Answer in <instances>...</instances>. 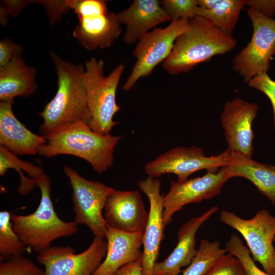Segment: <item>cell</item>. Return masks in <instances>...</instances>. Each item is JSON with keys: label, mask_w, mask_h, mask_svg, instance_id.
Instances as JSON below:
<instances>
[{"label": "cell", "mask_w": 275, "mask_h": 275, "mask_svg": "<svg viewBox=\"0 0 275 275\" xmlns=\"http://www.w3.org/2000/svg\"><path fill=\"white\" fill-rule=\"evenodd\" d=\"M50 54L58 76V90L39 114L43 120L40 132L43 136L61 126L77 122L89 124L91 120L84 80L85 67L66 61L54 52Z\"/></svg>", "instance_id": "cell-1"}, {"label": "cell", "mask_w": 275, "mask_h": 275, "mask_svg": "<svg viewBox=\"0 0 275 275\" xmlns=\"http://www.w3.org/2000/svg\"><path fill=\"white\" fill-rule=\"evenodd\" d=\"M44 137L46 142L39 154L46 157L73 155L88 162L100 174L113 166L114 149L121 139L109 133H98L84 122L61 126Z\"/></svg>", "instance_id": "cell-2"}, {"label": "cell", "mask_w": 275, "mask_h": 275, "mask_svg": "<svg viewBox=\"0 0 275 275\" xmlns=\"http://www.w3.org/2000/svg\"><path fill=\"white\" fill-rule=\"evenodd\" d=\"M236 40L216 27L209 19L196 16L189 20V28L175 41L162 68L169 73H186L195 66L224 54L236 46Z\"/></svg>", "instance_id": "cell-3"}, {"label": "cell", "mask_w": 275, "mask_h": 275, "mask_svg": "<svg viewBox=\"0 0 275 275\" xmlns=\"http://www.w3.org/2000/svg\"><path fill=\"white\" fill-rule=\"evenodd\" d=\"M41 199L36 210L26 215H11L13 228L28 248L40 253L55 240L71 236L77 231L73 221L65 222L57 215L51 199V180L44 172L36 180Z\"/></svg>", "instance_id": "cell-4"}, {"label": "cell", "mask_w": 275, "mask_h": 275, "mask_svg": "<svg viewBox=\"0 0 275 275\" xmlns=\"http://www.w3.org/2000/svg\"><path fill=\"white\" fill-rule=\"evenodd\" d=\"M84 80L87 103L91 115L89 124L95 132L106 134L118 124L114 115L121 108L116 95L124 65L120 64L107 76L104 75V63L91 58L85 63Z\"/></svg>", "instance_id": "cell-5"}, {"label": "cell", "mask_w": 275, "mask_h": 275, "mask_svg": "<svg viewBox=\"0 0 275 275\" xmlns=\"http://www.w3.org/2000/svg\"><path fill=\"white\" fill-rule=\"evenodd\" d=\"M78 23L73 36L89 50L110 47L122 32L117 14L108 12L102 0L69 1Z\"/></svg>", "instance_id": "cell-6"}, {"label": "cell", "mask_w": 275, "mask_h": 275, "mask_svg": "<svg viewBox=\"0 0 275 275\" xmlns=\"http://www.w3.org/2000/svg\"><path fill=\"white\" fill-rule=\"evenodd\" d=\"M189 20H173L164 28H155L138 41L133 56L136 61L122 88L128 91L140 78L150 75L155 67L170 56L174 43L189 28Z\"/></svg>", "instance_id": "cell-7"}, {"label": "cell", "mask_w": 275, "mask_h": 275, "mask_svg": "<svg viewBox=\"0 0 275 275\" xmlns=\"http://www.w3.org/2000/svg\"><path fill=\"white\" fill-rule=\"evenodd\" d=\"M247 12L253 33L251 41L234 57L232 69L248 83L269 69V60L275 54V20L252 9Z\"/></svg>", "instance_id": "cell-8"}, {"label": "cell", "mask_w": 275, "mask_h": 275, "mask_svg": "<svg viewBox=\"0 0 275 275\" xmlns=\"http://www.w3.org/2000/svg\"><path fill=\"white\" fill-rule=\"evenodd\" d=\"M64 172L72 189V199L76 224L86 226L94 237L105 239L107 226L103 210L107 197L113 188L79 175L68 166Z\"/></svg>", "instance_id": "cell-9"}, {"label": "cell", "mask_w": 275, "mask_h": 275, "mask_svg": "<svg viewBox=\"0 0 275 275\" xmlns=\"http://www.w3.org/2000/svg\"><path fill=\"white\" fill-rule=\"evenodd\" d=\"M230 150L212 156L205 155L203 149L194 145L178 147L162 153L145 166L146 173L149 177L157 178L166 174L177 176L178 181L188 178L194 173L202 170L216 171L229 166Z\"/></svg>", "instance_id": "cell-10"}, {"label": "cell", "mask_w": 275, "mask_h": 275, "mask_svg": "<svg viewBox=\"0 0 275 275\" xmlns=\"http://www.w3.org/2000/svg\"><path fill=\"white\" fill-rule=\"evenodd\" d=\"M219 219L243 236L254 261L259 263L270 275L274 250L275 216L263 209L252 218L244 219L233 212L223 210L220 212Z\"/></svg>", "instance_id": "cell-11"}, {"label": "cell", "mask_w": 275, "mask_h": 275, "mask_svg": "<svg viewBox=\"0 0 275 275\" xmlns=\"http://www.w3.org/2000/svg\"><path fill=\"white\" fill-rule=\"evenodd\" d=\"M230 178V168L227 166L216 171H207L201 177L182 181H171L170 189L163 198L164 227L171 223L173 215L184 206L219 195L224 184Z\"/></svg>", "instance_id": "cell-12"}, {"label": "cell", "mask_w": 275, "mask_h": 275, "mask_svg": "<svg viewBox=\"0 0 275 275\" xmlns=\"http://www.w3.org/2000/svg\"><path fill=\"white\" fill-rule=\"evenodd\" d=\"M106 250L105 239L94 237L89 246L80 253H75L69 246H51L39 253L37 259L44 266V275H92Z\"/></svg>", "instance_id": "cell-13"}, {"label": "cell", "mask_w": 275, "mask_h": 275, "mask_svg": "<svg viewBox=\"0 0 275 275\" xmlns=\"http://www.w3.org/2000/svg\"><path fill=\"white\" fill-rule=\"evenodd\" d=\"M258 111L256 103L238 97L224 105L220 122L231 152L252 158L254 139L252 125Z\"/></svg>", "instance_id": "cell-14"}, {"label": "cell", "mask_w": 275, "mask_h": 275, "mask_svg": "<svg viewBox=\"0 0 275 275\" xmlns=\"http://www.w3.org/2000/svg\"><path fill=\"white\" fill-rule=\"evenodd\" d=\"M138 185L147 196L150 204L148 221L143 236V271L144 275H152L165 228L163 220V196L160 194L161 182L158 178L148 176L141 180Z\"/></svg>", "instance_id": "cell-15"}, {"label": "cell", "mask_w": 275, "mask_h": 275, "mask_svg": "<svg viewBox=\"0 0 275 275\" xmlns=\"http://www.w3.org/2000/svg\"><path fill=\"white\" fill-rule=\"evenodd\" d=\"M107 226L129 233L144 232L148 218L140 193L113 188L103 210Z\"/></svg>", "instance_id": "cell-16"}, {"label": "cell", "mask_w": 275, "mask_h": 275, "mask_svg": "<svg viewBox=\"0 0 275 275\" xmlns=\"http://www.w3.org/2000/svg\"><path fill=\"white\" fill-rule=\"evenodd\" d=\"M217 210V206H213L183 224L178 232L176 246L166 259L155 263L152 275H179L182 268L188 266L197 254L196 236L198 230Z\"/></svg>", "instance_id": "cell-17"}, {"label": "cell", "mask_w": 275, "mask_h": 275, "mask_svg": "<svg viewBox=\"0 0 275 275\" xmlns=\"http://www.w3.org/2000/svg\"><path fill=\"white\" fill-rule=\"evenodd\" d=\"M107 228L106 255L92 275H114L121 267L142 258L144 232L129 233Z\"/></svg>", "instance_id": "cell-18"}, {"label": "cell", "mask_w": 275, "mask_h": 275, "mask_svg": "<svg viewBox=\"0 0 275 275\" xmlns=\"http://www.w3.org/2000/svg\"><path fill=\"white\" fill-rule=\"evenodd\" d=\"M14 101L0 103V145L13 154L35 155L46 142L45 138L28 129L14 115Z\"/></svg>", "instance_id": "cell-19"}, {"label": "cell", "mask_w": 275, "mask_h": 275, "mask_svg": "<svg viewBox=\"0 0 275 275\" xmlns=\"http://www.w3.org/2000/svg\"><path fill=\"white\" fill-rule=\"evenodd\" d=\"M116 14L120 23L126 26L123 39L129 45L158 24L171 20L158 0H134L128 8Z\"/></svg>", "instance_id": "cell-20"}, {"label": "cell", "mask_w": 275, "mask_h": 275, "mask_svg": "<svg viewBox=\"0 0 275 275\" xmlns=\"http://www.w3.org/2000/svg\"><path fill=\"white\" fill-rule=\"evenodd\" d=\"M36 69L25 64L22 55L14 57L0 67V101H11L18 96L32 95L37 88Z\"/></svg>", "instance_id": "cell-21"}, {"label": "cell", "mask_w": 275, "mask_h": 275, "mask_svg": "<svg viewBox=\"0 0 275 275\" xmlns=\"http://www.w3.org/2000/svg\"><path fill=\"white\" fill-rule=\"evenodd\" d=\"M230 158L232 178L249 180L275 206V165L261 163L231 151Z\"/></svg>", "instance_id": "cell-22"}, {"label": "cell", "mask_w": 275, "mask_h": 275, "mask_svg": "<svg viewBox=\"0 0 275 275\" xmlns=\"http://www.w3.org/2000/svg\"><path fill=\"white\" fill-rule=\"evenodd\" d=\"M9 169H14L19 174L20 183L17 191L22 195L28 194L37 186V179L44 172L41 168L20 159L0 145V175L3 176Z\"/></svg>", "instance_id": "cell-23"}, {"label": "cell", "mask_w": 275, "mask_h": 275, "mask_svg": "<svg viewBox=\"0 0 275 275\" xmlns=\"http://www.w3.org/2000/svg\"><path fill=\"white\" fill-rule=\"evenodd\" d=\"M244 6L245 0H219L218 4L212 9L199 6L198 16L209 19L223 32L232 35Z\"/></svg>", "instance_id": "cell-24"}, {"label": "cell", "mask_w": 275, "mask_h": 275, "mask_svg": "<svg viewBox=\"0 0 275 275\" xmlns=\"http://www.w3.org/2000/svg\"><path fill=\"white\" fill-rule=\"evenodd\" d=\"M227 253L218 241L201 239L196 256L182 275H204Z\"/></svg>", "instance_id": "cell-25"}, {"label": "cell", "mask_w": 275, "mask_h": 275, "mask_svg": "<svg viewBox=\"0 0 275 275\" xmlns=\"http://www.w3.org/2000/svg\"><path fill=\"white\" fill-rule=\"evenodd\" d=\"M8 211L0 212V260L5 261L13 257L22 256L28 248L14 231Z\"/></svg>", "instance_id": "cell-26"}, {"label": "cell", "mask_w": 275, "mask_h": 275, "mask_svg": "<svg viewBox=\"0 0 275 275\" xmlns=\"http://www.w3.org/2000/svg\"><path fill=\"white\" fill-rule=\"evenodd\" d=\"M225 248L227 253L234 256L240 261L246 275H269L256 265L248 248L244 244L238 235H231L226 243Z\"/></svg>", "instance_id": "cell-27"}, {"label": "cell", "mask_w": 275, "mask_h": 275, "mask_svg": "<svg viewBox=\"0 0 275 275\" xmlns=\"http://www.w3.org/2000/svg\"><path fill=\"white\" fill-rule=\"evenodd\" d=\"M0 275H44V271L29 259L19 256L2 261Z\"/></svg>", "instance_id": "cell-28"}, {"label": "cell", "mask_w": 275, "mask_h": 275, "mask_svg": "<svg viewBox=\"0 0 275 275\" xmlns=\"http://www.w3.org/2000/svg\"><path fill=\"white\" fill-rule=\"evenodd\" d=\"M160 5L171 21L198 16L197 0H163Z\"/></svg>", "instance_id": "cell-29"}, {"label": "cell", "mask_w": 275, "mask_h": 275, "mask_svg": "<svg viewBox=\"0 0 275 275\" xmlns=\"http://www.w3.org/2000/svg\"><path fill=\"white\" fill-rule=\"evenodd\" d=\"M204 275H246L240 261L228 253L215 262Z\"/></svg>", "instance_id": "cell-30"}, {"label": "cell", "mask_w": 275, "mask_h": 275, "mask_svg": "<svg viewBox=\"0 0 275 275\" xmlns=\"http://www.w3.org/2000/svg\"><path fill=\"white\" fill-rule=\"evenodd\" d=\"M248 85L251 88L263 92L269 99L272 106L273 125L275 128V81L268 75L267 72H264L254 77Z\"/></svg>", "instance_id": "cell-31"}, {"label": "cell", "mask_w": 275, "mask_h": 275, "mask_svg": "<svg viewBox=\"0 0 275 275\" xmlns=\"http://www.w3.org/2000/svg\"><path fill=\"white\" fill-rule=\"evenodd\" d=\"M22 47L19 45L7 38L2 39L0 42V67L8 64L14 57L22 55Z\"/></svg>", "instance_id": "cell-32"}, {"label": "cell", "mask_w": 275, "mask_h": 275, "mask_svg": "<svg viewBox=\"0 0 275 275\" xmlns=\"http://www.w3.org/2000/svg\"><path fill=\"white\" fill-rule=\"evenodd\" d=\"M39 3L47 12L51 23L59 20L63 14L70 10L69 1H41Z\"/></svg>", "instance_id": "cell-33"}, {"label": "cell", "mask_w": 275, "mask_h": 275, "mask_svg": "<svg viewBox=\"0 0 275 275\" xmlns=\"http://www.w3.org/2000/svg\"><path fill=\"white\" fill-rule=\"evenodd\" d=\"M245 5L260 14L273 18L275 14V0H245Z\"/></svg>", "instance_id": "cell-34"}, {"label": "cell", "mask_w": 275, "mask_h": 275, "mask_svg": "<svg viewBox=\"0 0 275 275\" xmlns=\"http://www.w3.org/2000/svg\"><path fill=\"white\" fill-rule=\"evenodd\" d=\"M114 275H144L142 258L124 265Z\"/></svg>", "instance_id": "cell-35"}, {"label": "cell", "mask_w": 275, "mask_h": 275, "mask_svg": "<svg viewBox=\"0 0 275 275\" xmlns=\"http://www.w3.org/2000/svg\"><path fill=\"white\" fill-rule=\"evenodd\" d=\"M5 7L3 8L6 12L14 17L16 16L26 6L28 1H5Z\"/></svg>", "instance_id": "cell-36"}, {"label": "cell", "mask_w": 275, "mask_h": 275, "mask_svg": "<svg viewBox=\"0 0 275 275\" xmlns=\"http://www.w3.org/2000/svg\"><path fill=\"white\" fill-rule=\"evenodd\" d=\"M270 275H275V246L272 259V266Z\"/></svg>", "instance_id": "cell-37"}, {"label": "cell", "mask_w": 275, "mask_h": 275, "mask_svg": "<svg viewBox=\"0 0 275 275\" xmlns=\"http://www.w3.org/2000/svg\"><path fill=\"white\" fill-rule=\"evenodd\" d=\"M274 243H275V237H274Z\"/></svg>", "instance_id": "cell-38"}]
</instances>
